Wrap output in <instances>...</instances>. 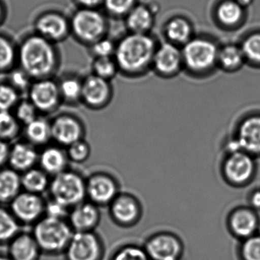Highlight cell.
<instances>
[{
  "mask_svg": "<svg viewBox=\"0 0 260 260\" xmlns=\"http://www.w3.org/2000/svg\"><path fill=\"white\" fill-rule=\"evenodd\" d=\"M220 173L226 183L239 188L247 185L255 173L253 156L243 150L225 152Z\"/></svg>",
  "mask_w": 260,
  "mask_h": 260,
  "instance_id": "cell-5",
  "label": "cell"
},
{
  "mask_svg": "<svg viewBox=\"0 0 260 260\" xmlns=\"http://www.w3.org/2000/svg\"><path fill=\"white\" fill-rule=\"evenodd\" d=\"M48 192L51 199L72 208L86 200V178L68 169L51 177Z\"/></svg>",
  "mask_w": 260,
  "mask_h": 260,
  "instance_id": "cell-4",
  "label": "cell"
},
{
  "mask_svg": "<svg viewBox=\"0 0 260 260\" xmlns=\"http://www.w3.org/2000/svg\"><path fill=\"white\" fill-rule=\"evenodd\" d=\"M225 148L226 152L243 150L252 156L259 155L260 115H251L240 121Z\"/></svg>",
  "mask_w": 260,
  "mask_h": 260,
  "instance_id": "cell-7",
  "label": "cell"
},
{
  "mask_svg": "<svg viewBox=\"0 0 260 260\" xmlns=\"http://www.w3.org/2000/svg\"><path fill=\"white\" fill-rule=\"evenodd\" d=\"M241 48L237 45H228L218 50L217 62L228 71H234L242 66L244 61Z\"/></svg>",
  "mask_w": 260,
  "mask_h": 260,
  "instance_id": "cell-32",
  "label": "cell"
},
{
  "mask_svg": "<svg viewBox=\"0 0 260 260\" xmlns=\"http://www.w3.org/2000/svg\"><path fill=\"white\" fill-rule=\"evenodd\" d=\"M17 58V51L5 36H0V71L11 68Z\"/></svg>",
  "mask_w": 260,
  "mask_h": 260,
  "instance_id": "cell-40",
  "label": "cell"
},
{
  "mask_svg": "<svg viewBox=\"0 0 260 260\" xmlns=\"http://www.w3.org/2000/svg\"><path fill=\"white\" fill-rule=\"evenodd\" d=\"M28 100L36 106L39 113H54L62 103L58 83L51 78L36 80L28 91Z\"/></svg>",
  "mask_w": 260,
  "mask_h": 260,
  "instance_id": "cell-14",
  "label": "cell"
},
{
  "mask_svg": "<svg viewBox=\"0 0 260 260\" xmlns=\"http://www.w3.org/2000/svg\"><path fill=\"white\" fill-rule=\"evenodd\" d=\"M3 15H4V8H3V6L0 4V19L3 17Z\"/></svg>",
  "mask_w": 260,
  "mask_h": 260,
  "instance_id": "cell-51",
  "label": "cell"
},
{
  "mask_svg": "<svg viewBox=\"0 0 260 260\" xmlns=\"http://www.w3.org/2000/svg\"><path fill=\"white\" fill-rule=\"evenodd\" d=\"M165 33L171 43L184 45L191 40L192 28L186 19L176 17L167 22Z\"/></svg>",
  "mask_w": 260,
  "mask_h": 260,
  "instance_id": "cell-28",
  "label": "cell"
},
{
  "mask_svg": "<svg viewBox=\"0 0 260 260\" xmlns=\"http://www.w3.org/2000/svg\"><path fill=\"white\" fill-rule=\"evenodd\" d=\"M36 29V34L54 43L67 37L71 30V23L59 13H47L38 18Z\"/></svg>",
  "mask_w": 260,
  "mask_h": 260,
  "instance_id": "cell-20",
  "label": "cell"
},
{
  "mask_svg": "<svg viewBox=\"0 0 260 260\" xmlns=\"http://www.w3.org/2000/svg\"><path fill=\"white\" fill-rule=\"evenodd\" d=\"M51 138L54 144L67 147L84 139L86 127L80 118L72 114L63 113L51 120Z\"/></svg>",
  "mask_w": 260,
  "mask_h": 260,
  "instance_id": "cell-13",
  "label": "cell"
},
{
  "mask_svg": "<svg viewBox=\"0 0 260 260\" xmlns=\"http://www.w3.org/2000/svg\"><path fill=\"white\" fill-rule=\"evenodd\" d=\"M25 141L31 145L42 148L52 141L51 121L45 117L39 116L22 128Z\"/></svg>",
  "mask_w": 260,
  "mask_h": 260,
  "instance_id": "cell-24",
  "label": "cell"
},
{
  "mask_svg": "<svg viewBox=\"0 0 260 260\" xmlns=\"http://www.w3.org/2000/svg\"><path fill=\"white\" fill-rule=\"evenodd\" d=\"M19 91L10 83H0V110L13 112L20 101Z\"/></svg>",
  "mask_w": 260,
  "mask_h": 260,
  "instance_id": "cell-38",
  "label": "cell"
},
{
  "mask_svg": "<svg viewBox=\"0 0 260 260\" xmlns=\"http://www.w3.org/2000/svg\"><path fill=\"white\" fill-rule=\"evenodd\" d=\"M108 207L111 219L121 228L135 226L142 217L141 202L131 193L120 192Z\"/></svg>",
  "mask_w": 260,
  "mask_h": 260,
  "instance_id": "cell-15",
  "label": "cell"
},
{
  "mask_svg": "<svg viewBox=\"0 0 260 260\" xmlns=\"http://www.w3.org/2000/svg\"><path fill=\"white\" fill-rule=\"evenodd\" d=\"M69 162L66 148L49 144L39 151L38 167L53 177L68 170Z\"/></svg>",
  "mask_w": 260,
  "mask_h": 260,
  "instance_id": "cell-22",
  "label": "cell"
},
{
  "mask_svg": "<svg viewBox=\"0 0 260 260\" xmlns=\"http://www.w3.org/2000/svg\"><path fill=\"white\" fill-rule=\"evenodd\" d=\"M46 200L41 194L22 190L9 205L10 211L22 226L33 225L45 217Z\"/></svg>",
  "mask_w": 260,
  "mask_h": 260,
  "instance_id": "cell-12",
  "label": "cell"
},
{
  "mask_svg": "<svg viewBox=\"0 0 260 260\" xmlns=\"http://www.w3.org/2000/svg\"><path fill=\"white\" fill-rule=\"evenodd\" d=\"M31 80V77L20 68L12 71L10 77V84L19 91V93L28 92L30 86L32 84Z\"/></svg>",
  "mask_w": 260,
  "mask_h": 260,
  "instance_id": "cell-44",
  "label": "cell"
},
{
  "mask_svg": "<svg viewBox=\"0 0 260 260\" xmlns=\"http://www.w3.org/2000/svg\"><path fill=\"white\" fill-rule=\"evenodd\" d=\"M7 246V254L12 260H39L42 255L32 233L21 231Z\"/></svg>",
  "mask_w": 260,
  "mask_h": 260,
  "instance_id": "cell-23",
  "label": "cell"
},
{
  "mask_svg": "<svg viewBox=\"0 0 260 260\" xmlns=\"http://www.w3.org/2000/svg\"><path fill=\"white\" fill-rule=\"evenodd\" d=\"M143 246L150 260H182L185 252L182 239L170 231L154 233Z\"/></svg>",
  "mask_w": 260,
  "mask_h": 260,
  "instance_id": "cell-8",
  "label": "cell"
},
{
  "mask_svg": "<svg viewBox=\"0 0 260 260\" xmlns=\"http://www.w3.org/2000/svg\"><path fill=\"white\" fill-rule=\"evenodd\" d=\"M32 226L31 233L45 255H63L74 233L68 220L48 217H42Z\"/></svg>",
  "mask_w": 260,
  "mask_h": 260,
  "instance_id": "cell-3",
  "label": "cell"
},
{
  "mask_svg": "<svg viewBox=\"0 0 260 260\" xmlns=\"http://www.w3.org/2000/svg\"><path fill=\"white\" fill-rule=\"evenodd\" d=\"M152 64L162 75L176 74L183 64L182 50L171 42L162 44L156 48Z\"/></svg>",
  "mask_w": 260,
  "mask_h": 260,
  "instance_id": "cell-21",
  "label": "cell"
},
{
  "mask_svg": "<svg viewBox=\"0 0 260 260\" xmlns=\"http://www.w3.org/2000/svg\"><path fill=\"white\" fill-rule=\"evenodd\" d=\"M240 48L245 59L251 61L260 62V33L246 38Z\"/></svg>",
  "mask_w": 260,
  "mask_h": 260,
  "instance_id": "cell-41",
  "label": "cell"
},
{
  "mask_svg": "<svg viewBox=\"0 0 260 260\" xmlns=\"http://www.w3.org/2000/svg\"><path fill=\"white\" fill-rule=\"evenodd\" d=\"M68 221L74 232L95 231L101 221L100 208L86 199L71 208Z\"/></svg>",
  "mask_w": 260,
  "mask_h": 260,
  "instance_id": "cell-18",
  "label": "cell"
},
{
  "mask_svg": "<svg viewBox=\"0 0 260 260\" xmlns=\"http://www.w3.org/2000/svg\"><path fill=\"white\" fill-rule=\"evenodd\" d=\"M57 83L62 103L71 106L82 103L83 80H79L77 77H67Z\"/></svg>",
  "mask_w": 260,
  "mask_h": 260,
  "instance_id": "cell-30",
  "label": "cell"
},
{
  "mask_svg": "<svg viewBox=\"0 0 260 260\" xmlns=\"http://www.w3.org/2000/svg\"><path fill=\"white\" fill-rule=\"evenodd\" d=\"M13 112L22 127L27 125L36 120L38 117L40 116V113L36 106L28 100H20Z\"/></svg>",
  "mask_w": 260,
  "mask_h": 260,
  "instance_id": "cell-37",
  "label": "cell"
},
{
  "mask_svg": "<svg viewBox=\"0 0 260 260\" xmlns=\"http://www.w3.org/2000/svg\"><path fill=\"white\" fill-rule=\"evenodd\" d=\"M120 192L118 181L106 172H95L86 178V199L100 208L109 206Z\"/></svg>",
  "mask_w": 260,
  "mask_h": 260,
  "instance_id": "cell-11",
  "label": "cell"
},
{
  "mask_svg": "<svg viewBox=\"0 0 260 260\" xmlns=\"http://www.w3.org/2000/svg\"><path fill=\"white\" fill-rule=\"evenodd\" d=\"M66 151L70 162L83 164L87 161L90 156L91 147L84 138L67 147Z\"/></svg>",
  "mask_w": 260,
  "mask_h": 260,
  "instance_id": "cell-39",
  "label": "cell"
},
{
  "mask_svg": "<svg viewBox=\"0 0 260 260\" xmlns=\"http://www.w3.org/2000/svg\"><path fill=\"white\" fill-rule=\"evenodd\" d=\"M156 49L154 40L148 34L132 33L116 45L115 60L119 69L137 74L151 64Z\"/></svg>",
  "mask_w": 260,
  "mask_h": 260,
  "instance_id": "cell-2",
  "label": "cell"
},
{
  "mask_svg": "<svg viewBox=\"0 0 260 260\" xmlns=\"http://www.w3.org/2000/svg\"><path fill=\"white\" fill-rule=\"evenodd\" d=\"M22 127L13 112L0 110V139L11 144L22 134Z\"/></svg>",
  "mask_w": 260,
  "mask_h": 260,
  "instance_id": "cell-31",
  "label": "cell"
},
{
  "mask_svg": "<svg viewBox=\"0 0 260 260\" xmlns=\"http://www.w3.org/2000/svg\"><path fill=\"white\" fill-rule=\"evenodd\" d=\"M77 2L85 9H95L103 4V0H77Z\"/></svg>",
  "mask_w": 260,
  "mask_h": 260,
  "instance_id": "cell-48",
  "label": "cell"
},
{
  "mask_svg": "<svg viewBox=\"0 0 260 260\" xmlns=\"http://www.w3.org/2000/svg\"><path fill=\"white\" fill-rule=\"evenodd\" d=\"M0 260H12L8 254L2 253L0 252Z\"/></svg>",
  "mask_w": 260,
  "mask_h": 260,
  "instance_id": "cell-50",
  "label": "cell"
},
{
  "mask_svg": "<svg viewBox=\"0 0 260 260\" xmlns=\"http://www.w3.org/2000/svg\"><path fill=\"white\" fill-rule=\"evenodd\" d=\"M236 2H237V4H240V5L243 8V7H247V6H249V4L252 2V0H236Z\"/></svg>",
  "mask_w": 260,
  "mask_h": 260,
  "instance_id": "cell-49",
  "label": "cell"
},
{
  "mask_svg": "<svg viewBox=\"0 0 260 260\" xmlns=\"http://www.w3.org/2000/svg\"><path fill=\"white\" fill-rule=\"evenodd\" d=\"M218 48L214 42L205 39H191L182 49L183 63L196 72L207 71L217 62Z\"/></svg>",
  "mask_w": 260,
  "mask_h": 260,
  "instance_id": "cell-9",
  "label": "cell"
},
{
  "mask_svg": "<svg viewBox=\"0 0 260 260\" xmlns=\"http://www.w3.org/2000/svg\"><path fill=\"white\" fill-rule=\"evenodd\" d=\"M154 16L149 6L136 5L127 13L126 24L134 34H148L154 24Z\"/></svg>",
  "mask_w": 260,
  "mask_h": 260,
  "instance_id": "cell-26",
  "label": "cell"
},
{
  "mask_svg": "<svg viewBox=\"0 0 260 260\" xmlns=\"http://www.w3.org/2000/svg\"><path fill=\"white\" fill-rule=\"evenodd\" d=\"M39 151L26 141H15L10 146L8 167L22 173L38 167Z\"/></svg>",
  "mask_w": 260,
  "mask_h": 260,
  "instance_id": "cell-19",
  "label": "cell"
},
{
  "mask_svg": "<svg viewBox=\"0 0 260 260\" xmlns=\"http://www.w3.org/2000/svg\"><path fill=\"white\" fill-rule=\"evenodd\" d=\"M116 45L110 39L103 38L92 45V52L95 58L112 57L115 54Z\"/></svg>",
  "mask_w": 260,
  "mask_h": 260,
  "instance_id": "cell-45",
  "label": "cell"
},
{
  "mask_svg": "<svg viewBox=\"0 0 260 260\" xmlns=\"http://www.w3.org/2000/svg\"><path fill=\"white\" fill-rule=\"evenodd\" d=\"M243 9L236 0H226L217 7V19L222 25L226 26L237 25L243 17Z\"/></svg>",
  "mask_w": 260,
  "mask_h": 260,
  "instance_id": "cell-33",
  "label": "cell"
},
{
  "mask_svg": "<svg viewBox=\"0 0 260 260\" xmlns=\"http://www.w3.org/2000/svg\"><path fill=\"white\" fill-rule=\"evenodd\" d=\"M112 98V88L109 80L89 75L83 80L82 103L91 109H101L106 107Z\"/></svg>",
  "mask_w": 260,
  "mask_h": 260,
  "instance_id": "cell-17",
  "label": "cell"
},
{
  "mask_svg": "<svg viewBox=\"0 0 260 260\" xmlns=\"http://www.w3.org/2000/svg\"><path fill=\"white\" fill-rule=\"evenodd\" d=\"M249 206L253 210H260V189L254 190L249 196Z\"/></svg>",
  "mask_w": 260,
  "mask_h": 260,
  "instance_id": "cell-47",
  "label": "cell"
},
{
  "mask_svg": "<svg viewBox=\"0 0 260 260\" xmlns=\"http://www.w3.org/2000/svg\"><path fill=\"white\" fill-rule=\"evenodd\" d=\"M237 255L240 260H260V235L255 234L240 241Z\"/></svg>",
  "mask_w": 260,
  "mask_h": 260,
  "instance_id": "cell-35",
  "label": "cell"
},
{
  "mask_svg": "<svg viewBox=\"0 0 260 260\" xmlns=\"http://www.w3.org/2000/svg\"><path fill=\"white\" fill-rule=\"evenodd\" d=\"M63 255L65 260H103L104 243L95 231L74 232Z\"/></svg>",
  "mask_w": 260,
  "mask_h": 260,
  "instance_id": "cell-10",
  "label": "cell"
},
{
  "mask_svg": "<svg viewBox=\"0 0 260 260\" xmlns=\"http://www.w3.org/2000/svg\"><path fill=\"white\" fill-rule=\"evenodd\" d=\"M258 218L255 210L238 206L231 210L226 217V228L233 237L242 241L256 234Z\"/></svg>",
  "mask_w": 260,
  "mask_h": 260,
  "instance_id": "cell-16",
  "label": "cell"
},
{
  "mask_svg": "<svg viewBox=\"0 0 260 260\" xmlns=\"http://www.w3.org/2000/svg\"><path fill=\"white\" fill-rule=\"evenodd\" d=\"M110 260H150L144 246L125 244L118 247L111 256Z\"/></svg>",
  "mask_w": 260,
  "mask_h": 260,
  "instance_id": "cell-34",
  "label": "cell"
},
{
  "mask_svg": "<svg viewBox=\"0 0 260 260\" xmlns=\"http://www.w3.org/2000/svg\"><path fill=\"white\" fill-rule=\"evenodd\" d=\"M22 225L13 215L10 208L0 205V246L7 245L19 232Z\"/></svg>",
  "mask_w": 260,
  "mask_h": 260,
  "instance_id": "cell-29",
  "label": "cell"
},
{
  "mask_svg": "<svg viewBox=\"0 0 260 260\" xmlns=\"http://www.w3.org/2000/svg\"><path fill=\"white\" fill-rule=\"evenodd\" d=\"M71 208L50 198L45 203V217L59 220H68Z\"/></svg>",
  "mask_w": 260,
  "mask_h": 260,
  "instance_id": "cell-42",
  "label": "cell"
},
{
  "mask_svg": "<svg viewBox=\"0 0 260 260\" xmlns=\"http://www.w3.org/2000/svg\"><path fill=\"white\" fill-rule=\"evenodd\" d=\"M118 69L116 61L112 57H98L92 64L94 75L109 81L116 75Z\"/></svg>",
  "mask_w": 260,
  "mask_h": 260,
  "instance_id": "cell-36",
  "label": "cell"
},
{
  "mask_svg": "<svg viewBox=\"0 0 260 260\" xmlns=\"http://www.w3.org/2000/svg\"><path fill=\"white\" fill-rule=\"evenodd\" d=\"M51 180V176L39 167L21 174L22 190L41 196L48 191Z\"/></svg>",
  "mask_w": 260,
  "mask_h": 260,
  "instance_id": "cell-27",
  "label": "cell"
},
{
  "mask_svg": "<svg viewBox=\"0 0 260 260\" xmlns=\"http://www.w3.org/2000/svg\"><path fill=\"white\" fill-rule=\"evenodd\" d=\"M70 23L74 36L80 42L91 45L104 38L107 26L104 16L95 9H80Z\"/></svg>",
  "mask_w": 260,
  "mask_h": 260,
  "instance_id": "cell-6",
  "label": "cell"
},
{
  "mask_svg": "<svg viewBox=\"0 0 260 260\" xmlns=\"http://www.w3.org/2000/svg\"><path fill=\"white\" fill-rule=\"evenodd\" d=\"M20 68L31 79L49 78L58 63V55L51 41L38 34L24 39L17 50Z\"/></svg>",
  "mask_w": 260,
  "mask_h": 260,
  "instance_id": "cell-1",
  "label": "cell"
},
{
  "mask_svg": "<svg viewBox=\"0 0 260 260\" xmlns=\"http://www.w3.org/2000/svg\"><path fill=\"white\" fill-rule=\"evenodd\" d=\"M103 6L108 12L115 16L126 15L136 6L135 0H103Z\"/></svg>",
  "mask_w": 260,
  "mask_h": 260,
  "instance_id": "cell-43",
  "label": "cell"
},
{
  "mask_svg": "<svg viewBox=\"0 0 260 260\" xmlns=\"http://www.w3.org/2000/svg\"><path fill=\"white\" fill-rule=\"evenodd\" d=\"M22 191L21 173L8 166L0 169V205H10Z\"/></svg>",
  "mask_w": 260,
  "mask_h": 260,
  "instance_id": "cell-25",
  "label": "cell"
},
{
  "mask_svg": "<svg viewBox=\"0 0 260 260\" xmlns=\"http://www.w3.org/2000/svg\"><path fill=\"white\" fill-rule=\"evenodd\" d=\"M11 144L0 139V169L8 165L9 155H10Z\"/></svg>",
  "mask_w": 260,
  "mask_h": 260,
  "instance_id": "cell-46",
  "label": "cell"
}]
</instances>
